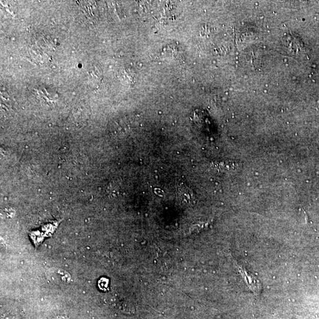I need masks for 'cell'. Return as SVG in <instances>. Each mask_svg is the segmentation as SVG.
Segmentation results:
<instances>
[{"label": "cell", "mask_w": 319, "mask_h": 319, "mask_svg": "<svg viewBox=\"0 0 319 319\" xmlns=\"http://www.w3.org/2000/svg\"><path fill=\"white\" fill-rule=\"evenodd\" d=\"M48 275L50 280L57 283H68L71 279L68 272L59 270V269L49 270Z\"/></svg>", "instance_id": "7a4b0ae2"}, {"label": "cell", "mask_w": 319, "mask_h": 319, "mask_svg": "<svg viewBox=\"0 0 319 319\" xmlns=\"http://www.w3.org/2000/svg\"><path fill=\"white\" fill-rule=\"evenodd\" d=\"M108 286H109V280L102 278L99 280L98 282V286L101 290H107Z\"/></svg>", "instance_id": "3957f363"}, {"label": "cell", "mask_w": 319, "mask_h": 319, "mask_svg": "<svg viewBox=\"0 0 319 319\" xmlns=\"http://www.w3.org/2000/svg\"><path fill=\"white\" fill-rule=\"evenodd\" d=\"M233 263L249 289L255 294H259L261 293V289H262V286H261L260 280L257 279L254 275H253L251 272L246 270L245 268L240 266L237 261H233Z\"/></svg>", "instance_id": "6da1fadb"}]
</instances>
